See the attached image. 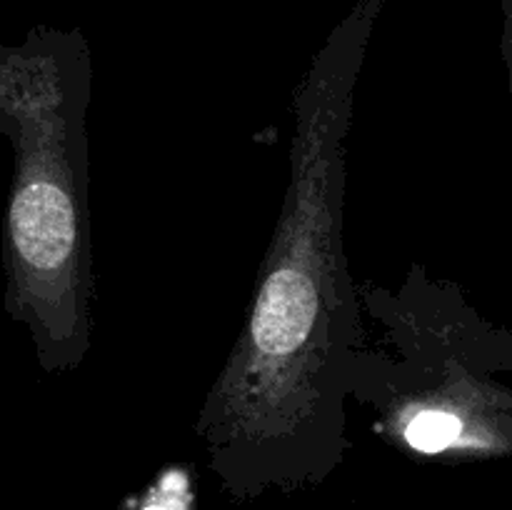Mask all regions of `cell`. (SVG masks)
<instances>
[{
    "instance_id": "277c9868",
    "label": "cell",
    "mask_w": 512,
    "mask_h": 510,
    "mask_svg": "<svg viewBox=\"0 0 512 510\" xmlns=\"http://www.w3.org/2000/svg\"><path fill=\"white\" fill-rule=\"evenodd\" d=\"M503 3V58L508 65V85L512 100V0H500Z\"/></svg>"
},
{
    "instance_id": "6da1fadb",
    "label": "cell",
    "mask_w": 512,
    "mask_h": 510,
    "mask_svg": "<svg viewBox=\"0 0 512 510\" xmlns=\"http://www.w3.org/2000/svg\"><path fill=\"white\" fill-rule=\"evenodd\" d=\"M385 0H355L295 88L288 188L253 300L195 430L215 465L283 475L345 448L360 333L345 255V183L355 88Z\"/></svg>"
},
{
    "instance_id": "7a4b0ae2",
    "label": "cell",
    "mask_w": 512,
    "mask_h": 510,
    "mask_svg": "<svg viewBox=\"0 0 512 510\" xmlns=\"http://www.w3.org/2000/svg\"><path fill=\"white\" fill-rule=\"evenodd\" d=\"M93 55L80 30H33L0 48V138L13 153L3 213V308L45 375L93 348L88 108Z\"/></svg>"
},
{
    "instance_id": "3957f363",
    "label": "cell",
    "mask_w": 512,
    "mask_h": 510,
    "mask_svg": "<svg viewBox=\"0 0 512 510\" xmlns=\"http://www.w3.org/2000/svg\"><path fill=\"white\" fill-rule=\"evenodd\" d=\"M355 293L350 398L375 430L425 458L512 455V330L418 260L393 288L360 280Z\"/></svg>"
}]
</instances>
